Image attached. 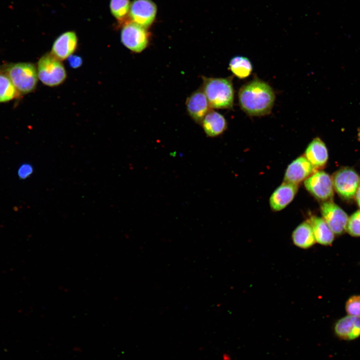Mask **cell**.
Listing matches in <instances>:
<instances>
[{"instance_id":"6da1fadb","label":"cell","mask_w":360,"mask_h":360,"mask_svg":"<svg viewBox=\"0 0 360 360\" xmlns=\"http://www.w3.org/2000/svg\"><path fill=\"white\" fill-rule=\"evenodd\" d=\"M275 98L270 86L258 78L244 84L238 92L241 109L250 116L269 114L274 105Z\"/></svg>"},{"instance_id":"7a4b0ae2","label":"cell","mask_w":360,"mask_h":360,"mask_svg":"<svg viewBox=\"0 0 360 360\" xmlns=\"http://www.w3.org/2000/svg\"><path fill=\"white\" fill-rule=\"evenodd\" d=\"M202 90L211 108H232L234 105V90L232 78L202 77Z\"/></svg>"},{"instance_id":"3957f363","label":"cell","mask_w":360,"mask_h":360,"mask_svg":"<svg viewBox=\"0 0 360 360\" xmlns=\"http://www.w3.org/2000/svg\"><path fill=\"white\" fill-rule=\"evenodd\" d=\"M20 94H26L36 88L38 82L37 68L30 62L6 64L2 68Z\"/></svg>"},{"instance_id":"277c9868","label":"cell","mask_w":360,"mask_h":360,"mask_svg":"<svg viewBox=\"0 0 360 360\" xmlns=\"http://www.w3.org/2000/svg\"><path fill=\"white\" fill-rule=\"evenodd\" d=\"M37 71L38 78L48 86H58L66 78V70L61 60L51 52L46 54L40 58Z\"/></svg>"},{"instance_id":"5b68a950","label":"cell","mask_w":360,"mask_h":360,"mask_svg":"<svg viewBox=\"0 0 360 360\" xmlns=\"http://www.w3.org/2000/svg\"><path fill=\"white\" fill-rule=\"evenodd\" d=\"M332 178L333 186L342 198L350 200L356 194L360 186V176L353 168H344L337 170Z\"/></svg>"},{"instance_id":"8992f818","label":"cell","mask_w":360,"mask_h":360,"mask_svg":"<svg viewBox=\"0 0 360 360\" xmlns=\"http://www.w3.org/2000/svg\"><path fill=\"white\" fill-rule=\"evenodd\" d=\"M306 190L316 200L323 202L332 200L334 197L332 178L326 172L318 170L304 182Z\"/></svg>"},{"instance_id":"52a82bcc","label":"cell","mask_w":360,"mask_h":360,"mask_svg":"<svg viewBox=\"0 0 360 360\" xmlns=\"http://www.w3.org/2000/svg\"><path fill=\"white\" fill-rule=\"evenodd\" d=\"M150 38V34L146 28L132 22L124 24L121 30V42L134 52L144 50L148 44Z\"/></svg>"},{"instance_id":"ba28073f","label":"cell","mask_w":360,"mask_h":360,"mask_svg":"<svg viewBox=\"0 0 360 360\" xmlns=\"http://www.w3.org/2000/svg\"><path fill=\"white\" fill-rule=\"evenodd\" d=\"M322 218L334 234L340 235L346 231L348 217L346 212L332 200L324 202L320 206Z\"/></svg>"},{"instance_id":"9c48e42d","label":"cell","mask_w":360,"mask_h":360,"mask_svg":"<svg viewBox=\"0 0 360 360\" xmlns=\"http://www.w3.org/2000/svg\"><path fill=\"white\" fill-rule=\"evenodd\" d=\"M156 10L152 0H134L130 4L129 18L130 22L147 29L154 20Z\"/></svg>"},{"instance_id":"30bf717a","label":"cell","mask_w":360,"mask_h":360,"mask_svg":"<svg viewBox=\"0 0 360 360\" xmlns=\"http://www.w3.org/2000/svg\"><path fill=\"white\" fill-rule=\"evenodd\" d=\"M315 172V169L306 157L300 156L288 166L284 182L298 185Z\"/></svg>"},{"instance_id":"8fae6325","label":"cell","mask_w":360,"mask_h":360,"mask_svg":"<svg viewBox=\"0 0 360 360\" xmlns=\"http://www.w3.org/2000/svg\"><path fill=\"white\" fill-rule=\"evenodd\" d=\"M186 106L189 116L196 122L200 124L211 108L202 88L190 94L186 100Z\"/></svg>"},{"instance_id":"7c38bea8","label":"cell","mask_w":360,"mask_h":360,"mask_svg":"<svg viewBox=\"0 0 360 360\" xmlns=\"http://www.w3.org/2000/svg\"><path fill=\"white\" fill-rule=\"evenodd\" d=\"M334 331L339 339L354 340L360 336V316L348 315L338 320L334 324Z\"/></svg>"},{"instance_id":"4fadbf2b","label":"cell","mask_w":360,"mask_h":360,"mask_svg":"<svg viewBox=\"0 0 360 360\" xmlns=\"http://www.w3.org/2000/svg\"><path fill=\"white\" fill-rule=\"evenodd\" d=\"M298 189V185L283 182L273 192L270 198V205L273 211L284 208L294 200Z\"/></svg>"},{"instance_id":"5bb4252c","label":"cell","mask_w":360,"mask_h":360,"mask_svg":"<svg viewBox=\"0 0 360 360\" xmlns=\"http://www.w3.org/2000/svg\"><path fill=\"white\" fill-rule=\"evenodd\" d=\"M78 40L74 32H64L54 42L51 53L61 61L64 60L72 55L76 49Z\"/></svg>"},{"instance_id":"9a60e30c","label":"cell","mask_w":360,"mask_h":360,"mask_svg":"<svg viewBox=\"0 0 360 360\" xmlns=\"http://www.w3.org/2000/svg\"><path fill=\"white\" fill-rule=\"evenodd\" d=\"M304 156L316 171L324 168L328 158V151L324 142L318 137L314 138L307 146Z\"/></svg>"},{"instance_id":"2e32d148","label":"cell","mask_w":360,"mask_h":360,"mask_svg":"<svg viewBox=\"0 0 360 360\" xmlns=\"http://www.w3.org/2000/svg\"><path fill=\"white\" fill-rule=\"evenodd\" d=\"M201 124L204 132L210 137L222 134L227 128L224 117L219 112L212 110L205 116Z\"/></svg>"},{"instance_id":"e0dca14e","label":"cell","mask_w":360,"mask_h":360,"mask_svg":"<svg viewBox=\"0 0 360 360\" xmlns=\"http://www.w3.org/2000/svg\"><path fill=\"white\" fill-rule=\"evenodd\" d=\"M308 221L312 228L318 243L324 246H330L332 243L334 234L322 218L313 216Z\"/></svg>"},{"instance_id":"ac0fdd59","label":"cell","mask_w":360,"mask_h":360,"mask_svg":"<svg viewBox=\"0 0 360 360\" xmlns=\"http://www.w3.org/2000/svg\"><path fill=\"white\" fill-rule=\"evenodd\" d=\"M292 238L294 245L304 249L312 247L316 242L312 228L308 220L294 229Z\"/></svg>"},{"instance_id":"d6986e66","label":"cell","mask_w":360,"mask_h":360,"mask_svg":"<svg viewBox=\"0 0 360 360\" xmlns=\"http://www.w3.org/2000/svg\"><path fill=\"white\" fill-rule=\"evenodd\" d=\"M229 69L239 78H245L252 73V66L250 60L246 57L236 56L229 63Z\"/></svg>"},{"instance_id":"ffe728a7","label":"cell","mask_w":360,"mask_h":360,"mask_svg":"<svg viewBox=\"0 0 360 360\" xmlns=\"http://www.w3.org/2000/svg\"><path fill=\"white\" fill-rule=\"evenodd\" d=\"M130 6V0H110V12L120 24H124L130 22L128 19Z\"/></svg>"},{"instance_id":"44dd1931","label":"cell","mask_w":360,"mask_h":360,"mask_svg":"<svg viewBox=\"0 0 360 360\" xmlns=\"http://www.w3.org/2000/svg\"><path fill=\"white\" fill-rule=\"evenodd\" d=\"M20 94L10 78L4 74L0 72V102L16 98Z\"/></svg>"},{"instance_id":"7402d4cb","label":"cell","mask_w":360,"mask_h":360,"mask_svg":"<svg viewBox=\"0 0 360 360\" xmlns=\"http://www.w3.org/2000/svg\"><path fill=\"white\" fill-rule=\"evenodd\" d=\"M346 231L352 236H360V210L354 212L348 218Z\"/></svg>"},{"instance_id":"603a6c76","label":"cell","mask_w":360,"mask_h":360,"mask_svg":"<svg viewBox=\"0 0 360 360\" xmlns=\"http://www.w3.org/2000/svg\"><path fill=\"white\" fill-rule=\"evenodd\" d=\"M345 308L348 315L360 316V295L350 296L346 302Z\"/></svg>"},{"instance_id":"cb8c5ba5","label":"cell","mask_w":360,"mask_h":360,"mask_svg":"<svg viewBox=\"0 0 360 360\" xmlns=\"http://www.w3.org/2000/svg\"><path fill=\"white\" fill-rule=\"evenodd\" d=\"M33 172L32 166L28 163H24L20 166L17 171L18 176L20 180H24L28 178Z\"/></svg>"},{"instance_id":"d4e9b609","label":"cell","mask_w":360,"mask_h":360,"mask_svg":"<svg viewBox=\"0 0 360 360\" xmlns=\"http://www.w3.org/2000/svg\"><path fill=\"white\" fill-rule=\"evenodd\" d=\"M68 61L70 66L74 68H80L82 64V58L77 55H71L68 58Z\"/></svg>"},{"instance_id":"484cf974","label":"cell","mask_w":360,"mask_h":360,"mask_svg":"<svg viewBox=\"0 0 360 360\" xmlns=\"http://www.w3.org/2000/svg\"><path fill=\"white\" fill-rule=\"evenodd\" d=\"M354 196L356 198V202L360 208V186L358 188Z\"/></svg>"},{"instance_id":"4316f807","label":"cell","mask_w":360,"mask_h":360,"mask_svg":"<svg viewBox=\"0 0 360 360\" xmlns=\"http://www.w3.org/2000/svg\"><path fill=\"white\" fill-rule=\"evenodd\" d=\"M358 137L359 140L360 141V128H359L358 131Z\"/></svg>"}]
</instances>
